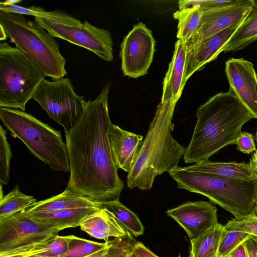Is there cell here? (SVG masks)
<instances>
[{"label":"cell","instance_id":"6da1fadb","mask_svg":"<svg viewBox=\"0 0 257 257\" xmlns=\"http://www.w3.org/2000/svg\"><path fill=\"white\" fill-rule=\"evenodd\" d=\"M110 84L87 101L81 118L65 133L70 163L66 189L99 204L119 201L123 183L118 176L109 145Z\"/></svg>","mask_w":257,"mask_h":257},{"label":"cell","instance_id":"7a4b0ae2","mask_svg":"<svg viewBox=\"0 0 257 257\" xmlns=\"http://www.w3.org/2000/svg\"><path fill=\"white\" fill-rule=\"evenodd\" d=\"M196 115L192 139L183 156L186 163L208 160L223 147L235 144L243 124L255 118L230 87L199 106Z\"/></svg>","mask_w":257,"mask_h":257},{"label":"cell","instance_id":"3957f363","mask_svg":"<svg viewBox=\"0 0 257 257\" xmlns=\"http://www.w3.org/2000/svg\"><path fill=\"white\" fill-rule=\"evenodd\" d=\"M176 102L161 101L158 105L147 136L127 176L130 189H151L156 177L179 167L186 149L172 137V118Z\"/></svg>","mask_w":257,"mask_h":257},{"label":"cell","instance_id":"277c9868","mask_svg":"<svg viewBox=\"0 0 257 257\" xmlns=\"http://www.w3.org/2000/svg\"><path fill=\"white\" fill-rule=\"evenodd\" d=\"M169 174L178 188L207 197L235 218L257 215V178L229 179L180 167Z\"/></svg>","mask_w":257,"mask_h":257},{"label":"cell","instance_id":"5b68a950","mask_svg":"<svg viewBox=\"0 0 257 257\" xmlns=\"http://www.w3.org/2000/svg\"><path fill=\"white\" fill-rule=\"evenodd\" d=\"M0 25L16 47L25 53L53 80L67 74L66 61L59 50L58 42L35 20L24 15L0 11Z\"/></svg>","mask_w":257,"mask_h":257},{"label":"cell","instance_id":"8992f818","mask_svg":"<svg viewBox=\"0 0 257 257\" xmlns=\"http://www.w3.org/2000/svg\"><path fill=\"white\" fill-rule=\"evenodd\" d=\"M9 11L33 16L34 20L53 37L82 47L103 60L110 62L113 59V41L111 33L106 29L95 27L87 21L82 23L59 10L47 11L39 6L25 8L12 4Z\"/></svg>","mask_w":257,"mask_h":257},{"label":"cell","instance_id":"52a82bcc","mask_svg":"<svg viewBox=\"0 0 257 257\" xmlns=\"http://www.w3.org/2000/svg\"><path fill=\"white\" fill-rule=\"evenodd\" d=\"M0 119L14 137L51 169L70 172L67 146L60 131L17 109L0 107Z\"/></svg>","mask_w":257,"mask_h":257},{"label":"cell","instance_id":"ba28073f","mask_svg":"<svg viewBox=\"0 0 257 257\" xmlns=\"http://www.w3.org/2000/svg\"><path fill=\"white\" fill-rule=\"evenodd\" d=\"M46 76L23 51L0 44V107L25 110Z\"/></svg>","mask_w":257,"mask_h":257},{"label":"cell","instance_id":"9c48e42d","mask_svg":"<svg viewBox=\"0 0 257 257\" xmlns=\"http://www.w3.org/2000/svg\"><path fill=\"white\" fill-rule=\"evenodd\" d=\"M60 230L26 210L0 219V254L48 246Z\"/></svg>","mask_w":257,"mask_h":257},{"label":"cell","instance_id":"30bf717a","mask_svg":"<svg viewBox=\"0 0 257 257\" xmlns=\"http://www.w3.org/2000/svg\"><path fill=\"white\" fill-rule=\"evenodd\" d=\"M32 99L63 127L65 133L79 121L87 103L84 96L76 93L71 81L64 77L52 81L44 79Z\"/></svg>","mask_w":257,"mask_h":257},{"label":"cell","instance_id":"8fae6325","mask_svg":"<svg viewBox=\"0 0 257 257\" xmlns=\"http://www.w3.org/2000/svg\"><path fill=\"white\" fill-rule=\"evenodd\" d=\"M156 42L152 31L144 23L134 26L120 46L124 75L137 78L147 74L153 61Z\"/></svg>","mask_w":257,"mask_h":257},{"label":"cell","instance_id":"7c38bea8","mask_svg":"<svg viewBox=\"0 0 257 257\" xmlns=\"http://www.w3.org/2000/svg\"><path fill=\"white\" fill-rule=\"evenodd\" d=\"M253 0H238L232 5L220 8L203 9L200 26L187 47L198 44L232 26L240 25L249 11Z\"/></svg>","mask_w":257,"mask_h":257},{"label":"cell","instance_id":"4fadbf2b","mask_svg":"<svg viewBox=\"0 0 257 257\" xmlns=\"http://www.w3.org/2000/svg\"><path fill=\"white\" fill-rule=\"evenodd\" d=\"M166 213L184 229L190 239L218 223L216 207L206 201L187 202Z\"/></svg>","mask_w":257,"mask_h":257},{"label":"cell","instance_id":"5bb4252c","mask_svg":"<svg viewBox=\"0 0 257 257\" xmlns=\"http://www.w3.org/2000/svg\"><path fill=\"white\" fill-rule=\"evenodd\" d=\"M225 72L229 87L257 118V73L253 63L231 58L225 62Z\"/></svg>","mask_w":257,"mask_h":257},{"label":"cell","instance_id":"9a60e30c","mask_svg":"<svg viewBox=\"0 0 257 257\" xmlns=\"http://www.w3.org/2000/svg\"><path fill=\"white\" fill-rule=\"evenodd\" d=\"M240 25L232 26L198 44L187 47L184 73L185 83L196 71L217 58Z\"/></svg>","mask_w":257,"mask_h":257},{"label":"cell","instance_id":"2e32d148","mask_svg":"<svg viewBox=\"0 0 257 257\" xmlns=\"http://www.w3.org/2000/svg\"><path fill=\"white\" fill-rule=\"evenodd\" d=\"M108 137L114 164L128 173L143 145V136L122 130L110 123Z\"/></svg>","mask_w":257,"mask_h":257},{"label":"cell","instance_id":"e0dca14e","mask_svg":"<svg viewBox=\"0 0 257 257\" xmlns=\"http://www.w3.org/2000/svg\"><path fill=\"white\" fill-rule=\"evenodd\" d=\"M187 44L178 40L175 44V49L171 61L169 64L163 82L161 101L179 100L186 83L184 82V73L187 53Z\"/></svg>","mask_w":257,"mask_h":257},{"label":"cell","instance_id":"ac0fdd59","mask_svg":"<svg viewBox=\"0 0 257 257\" xmlns=\"http://www.w3.org/2000/svg\"><path fill=\"white\" fill-rule=\"evenodd\" d=\"M80 229L90 236L105 241L132 234L107 210L102 208L82 222Z\"/></svg>","mask_w":257,"mask_h":257},{"label":"cell","instance_id":"d6986e66","mask_svg":"<svg viewBox=\"0 0 257 257\" xmlns=\"http://www.w3.org/2000/svg\"><path fill=\"white\" fill-rule=\"evenodd\" d=\"M184 168L229 179L250 180L257 178V174L249 163L214 162L208 159Z\"/></svg>","mask_w":257,"mask_h":257},{"label":"cell","instance_id":"ffe728a7","mask_svg":"<svg viewBox=\"0 0 257 257\" xmlns=\"http://www.w3.org/2000/svg\"><path fill=\"white\" fill-rule=\"evenodd\" d=\"M96 207L100 208L101 205L66 189L58 195L37 201L26 210L29 212H47L66 209Z\"/></svg>","mask_w":257,"mask_h":257},{"label":"cell","instance_id":"44dd1931","mask_svg":"<svg viewBox=\"0 0 257 257\" xmlns=\"http://www.w3.org/2000/svg\"><path fill=\"white\" fill-rule=\"evenodd\" d=\"M100 208L66 209L53 212H29L33 217L52 224L60 231L80 225L85 219L93 214Z\"/></svg>","mask_w":257,"mask_h":257},{"label":"cell","instance_id":"7402d4cb","mask_svg":"<svg viewBox=\"0 0 257 257\" xmlns=\"http://www.w3.org/2000/svg\"><path fill=\"white\" fill-rule=\"evenodd\" d=\"M256 40L257 0H253L247 15L224 47L223 52H234L244 49Z\"/></svg>","mask_w":257,"mask_h":257},{"label":"cell","instance_id":"603a6c76","mask_svg":"<svg viewBox=\"0 0 257 257\" xmlns=\"http://www.w3.org/2000/svg\"><path fill=\"white\" fill-rule=\"evenodd\" d=\"M203 9L200 5L179 9L173 14L178 20L177 38L186 44L196 34L201 21Z\"/></svg>","mask_w":257,"mask_h":257},{"label":"cell","instance_id":"cb8c5ba5","mask_svg":"<svg viewBox=\"0 0 257 257\" xmlns=\"http://www.w3.org/2000/svg\"><path fill=\"white\" fill-rule=\"evenodd\" d=\"M224 225L217 223L196 238L190 239V257H211L217 251Z\"/></svg>","mask_w":257,"mask_h":257},{"label":"cell","instance_id":"d4e9b609","mask_svg":"<svg viewBox=\"0 0 257 257\" xmlns=\"http://www.w3.org/2000/svg\"><path fill=\"white\" fill-rule=\"evenodd\" d=\"M101 207L109 211L134 237L143 234L145 228L139 217L119 201L103 204Z\"/></svg>","mask_w":257,"mask_h":257},{"label":"cell","instance_id":"484cf974","mask_svg":"<svg viewBox=\"0 0 257 257\" xmlns=\"http://www.w3.org/2000/svg\"><path fill=\"white\" fill-rule=\"evenodd\" d=\"M37 202L33 196L23 193L16 185L8 194L0 198V219L26 210Z\"/></svg>","mask_w":257,"mask_h":257},{"label":"cell","instance_id":"4316f807","mask_svg":"<svg viewBox=\"0 0 257 257\" xmlns=\"http://www.w3.org/2000/svg\"><path fill=\"white\" fill-rule=\"evenodd\" d=\"M107 243L98 242L70 235L69 250L57 257H86L106 247Z\"/></svg>","mask_w":257,"mask_h":257},{"label":"cell","instance_id":"83f0119b","mask_svg":"<svg viewBox=\"0 0 257 257\" xmlns=\"http://www.w3.org/2000/svg\"><path fill=\"white\" fill-rule=\"evenodd\" d=\"M251 235L246 233L229 230L224 228L220 236L217 255L219 257H229L237 246L243 243Z\"/></svg>","mask_w":257,"mask_h":257},{"label":"cell","instance_id":"f1b7e54d","mask_svg":"<svg viewBox=\"0 0 257 257\" xmlns=\"http://www.w3.org/2000/svg\"><path fill=\"white\" fill-rule=\"evenodd\" d=\"M105 241L107 246L103 257H127L138 242L132 234Z\"/></svg>","mask_w":257,"mask_h":257},{"label":"cell","instance_id":"f546056e","mask_svg":"<svg viewBox=\"0 0 257 257\" xmlns=\"http://www.w3.org/2000/svg\"><path fill=\"white\" fill-rule=\"evenodd\" d=\"M13 157L10 145L7 138V132L0 125V183L7 185L10 178V163Z\"/></svg>","mask_w":257,"mask_h":257},{"label":"cell","instance_id":"4dcf8cb0","mask_svg":"<svg viewBox=\"0 0 257 257\" xmlns=\"http://www.w3.org/2000/svg\"><path fill=\"white\" fill-rule=\"evenodd\" d=\"M227 230L246 233L257 236V217L253 214L234 218L224 225Z\"/></svg>","mask_w":257,"mask_h":257},{"label":"cell","instance_id":"1f68e13d","mask_svg":"<svg viewBox=\"0 0 257 257\" xmlns=\"http://www.w3.org/2000/svg\"><path fill=\"white\" fill-rule=\"evenodd\" d=\"M70 235H57L46 249L37 254L43 257H57L66 252L69 248Z\"/></svg>","mask_w":257,"mask_h":257},{"label":"cell","instance_id":"d6a6232c","mask_svg":"<svg viewBox=\"0 0 257 257\" xmlns=\"http://www.w3.org/2000/svg\"><path fill=\"white\" fill-rule=\"evenodd\" d=\"M235 144L237 150L246 154H249L256 150L253 136L251 134L246 132L241 133L237 139Z\"/></svg>","mask_w":257,"mask_h":257},{"label":"cell","instance_id":"836d02e7","mask_svg":"<svg viewBox=\"0 0 257 257\" xmlns=\"http://www.w3.org/2000/svg\"><path fill=\"white\" fill-rule=\"evenodd\" d=\"M238 0L203 1L201 6L203 9L223 8L235 4Z\"/></svg>","mask_w":257,"mask_h":257},{"label":"cell","instance_id":"e575fe53","mask_svg":"<svg viewBox=\"0 0 257 257\" xmlns=\"http://www.w3.org/2000/svg\"><path fill=\"white\" fill-rule=\"evenodd\" d=\"M246 257H257V236L251 235L243 243Z\"/></svg>","mask_w":257,"mask_h":257},{"label":"cell","instance_id":"d590c367","mask_svg":"<svg viewBox=\"0 0 257 257\" xmlns=\"http://www.w3.org/2000/svg\"><path fill=\"white\" fill-rule=\"evenodd\" d=\"M134 251L137 257H159L142 242L139 241L136 244Z\"/></svg>","mask_w":257,"mask_h":257},{"label":"cell","instance_id":"8d00e7d4","mask_svg":"<svg viewBox=\"0 0 257 257\" xmlns=\"http://www.w3.org/2000/svg\"><path fill=\"white\" fill-rule=\"evenodd\" d=\"M46 247L44 248H36L27 251H22L17 252L0 254V257H28L44 251L46 249Z\"/></svg>","mask_w":257,"mask_h":257},{"label":"cell","instance_id":"74e56055","mask_svg":"<svg viewBox=\"0 0 257 257\" xmlns=\"http://www.w3.org/2000/svg\"><path fill=\"white\" fill-rule=\"evenodd\" d=\"M203 1H180L178 2L179 9H186L201 5Z\"/></svg>","mask_w":257,"mask_h":257},{"label":"cell","instance_id":"f35d334b","mask_svg":"<svg viewBox=\"0 0 257 257\" xmlns=\"http://www.w3.org/2000/svg\"><path fill=\"white\" fill-rule=\"evenodd\" d=\"M232 257H246L244 247L243 243L237 246L230 255Z\"/></svg>","mask_w":257,"mask_h":257},{"label":"cell","instance_id":"ab89813d","mask_svg":"<svg viewBox=\"0 0 257 257\" xmlns=\"http://www.w3.org/2000/svg\"><path fill=\"white\" fill-rule=\"evenodd\" d=\"M250 165L257 174V150L252 155L249 162Z\"/></svg>","mask_w":257,"mask_h":257},{"label":"cell","instance_id":"60d3db41","mask_svg":"<svg viewBox=\"0 0 257 257\" xmlns=\"http://www.w3.org/2000/svg\"><path fill=\"white\" fill-rule=\"evenodd\" d=\"M107 246V245H106ZM106 246L105 248L89 255V256H86V257H103V255H104V253L105 251V250H106Z\"/></svg>","mask_w":257,"mask_h":257},{"label":"cell","instance_id":"b9f144b4","mask_svg":"<svg viewBox=\"0 0 257 257\" xmlns=\"http://www.w3.org/2000/svg\"><path fill=\"white\" fill-rule=\"evenodd\" d=\"M7 37L8 36L3 27L0 25V40H6Z\"/></svg>","mask_w":257,"mask_h":257},{"label":"cell","instance_id":"7bdbcfd3","mask_svg":"<svg viewBox=\"0 0 257 257\" xmlns=\"http://www.w3.org/2000/svg\"><path fill=\"white\" fill-rule=\"evenodd\" d=\"M127 257H137V256L133 250Z\"/></svg>","mask_w":257,"mask_h":257},{"label":"cell","instance_id":"ee69618b","mask_svg":"<svg viewBox=\"0 0 257 257\" xmlns=\"http://www.w3.org/2000/svg\"><path fill=\"white\" fill-rule=\"evenodd\" d=\"M28 257H43V256H40L38 254H34V255H31V256H29Z\"/></svg>","mask_w":257,"mask_h":257},{"label":"cell","instance_id":"f6af8a7d","mask_svg":"<svg viewBox=\"0 0 257 257\" xmlns=\"http://www.w3.org/2000/svg\"><path fill=\"white\" fill-rule=\"evenodd\" d=\"M255 142L257 144V128H256V132H255Z\"/></svg>","mask_w":257,"mask_h":257},{"label":"cell","instance_id":"bcb514c9","mask_svg":"<svg viewBox=\"0 0 257 257\" xmlns=\"http://www.w3.org/2000/svg\"><path fill=\"white\" fill-rule=\"evenodd\" d=\"M211 257H219V256L217 255V252H216V253H215L214 254L212 255Z\"/></svg>","mask_w":257,"mask_h":257},{"label":"cell","instance_id":"7dc6e473","mask_svg":"<svg viewBox=\"0 0 257 257\" xmlns=\"http://www.w3.org/2000/svg\"><path fill=\"white\" fill-rule=\"evenodd\" d=\"M229 257H232V256L230 255Z\"/></svg>","mask_w":257,"mask_h":257},{"label":"cell","instance_id":"c3c4849f","mask_svg":"<svg viewBox=\"0 0 257 257\" xmlns=\"http://www.w3.org/2000/svg\"><path fill=\"white\" fill-rule=\"evenodd\" d=\"M256 216L257 217V215H256Z\"/></svg>","mask_w":257,"mask_h":257}]
</instances>
